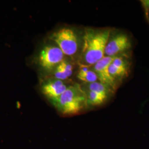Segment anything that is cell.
Instances as JSON below:
<instances>
[{
  "instance_id": "9c48e42d",
  "label": "cell",
  "mask_w": 149,
  "mask_h": 149,
  "mask_svg": "<svg viewBox=\"0 0 149 149\" xmlns=\"http://www.w3.org/2000/svg\"><path fill=\"white\" fill-rule=\"evenodd\" d=\"M85 90L95 92L103 96H106L108 98L109 97L111 93H113V92L109 87L100 82L87 83Z\"/></svg>"
},
{
  "instance_id": "8992f818",
  "label": "cell",
  "mask_w": 149,
  "mask_h": 149,
  "mask_svg": "<svg viewBox=\"0 0 149 149\" xmlns=\"http://www.w3.org/2000/svg\"><path fill=\"white\" fill-rule=\"evenodd\" d=\"M132 48L129 38L124 33H118L109 38L105 49V56H116Z\"/></svg>"
},
{
  "instance_id": "6da1fadb",
  "label": "cell",
  "mask_w": 149,
  "mask_h": 149,
  "mask_svg": "<svg viewBox=\"0 0 149 149\" xmlns=\"http://www.w3.org/2000/svg\"><path fill=\"white\" fill-rule=\"evenodd\" d=\"M111 36V29H86L83 37V65L90 66L105 56V49Z\"/></svg>"
},
{
  "instance_id": "7a4b0ae2",
  "label": "cell",
  "mask_w": 149,
  "mask_h": 149,
  "mask_svg": "<svg viewBox=\"0 0 149 149\" xmlns=\"http://www.w3.org/2000/svg\"><path fill=\"white\" fill-rule=\"evenodd\" d=\"M50 103L60 114L65 117L76 115L87 108L85 93L77 85L68 87L62 95Z\"/></svg>"
},
{
  "instance_id": "4fadbf2b",
  "label": "cell",
  "mask_w": 149,
  "mask_h": 149,
  "mask_svg": "<svg viewBox=\"0 0 149 149\" xmlns=\"http://www.w3.org/2000/svg\"><path fill=\"white\" fill-rule=\"evenodd\" d=\"M145 11H146V16L148 18V19L149 21V8H146L145 9Z\"/></svg>"
},
{
  "instance_id": "30bf717a",
  "label": "cell",
  "mask_w": 149,
  "mask_h": 149,
  "mask_svg": "<svg viewBox=\"0 0 149 149\" xmlns=\"http://www.w3.org/2000/svg\"><path fill=\"white\" fill-rule=\"evenodd\" d=\"M128 69V68L117 66L111 63L109 66V71L112 77L117 81V80H122L123 78L127 76Z\"/></svg>"
},
{
  "instance_id": "3957f363",
  "label": "cell",
  "mask_w": 149,
  "mask_h": 149,
  "mask_svg": "<svg viewBox=\"0 0 149 149\" xmlns=\"http://www.w3.org/2000/svg\"><path fill=\"white\" fill-rule=\"evenodd\" d=\"M50 39L56 44L65 55L72 56L79 48L78 38L74 30L69 28H63L54 32Z\"/></svg>"
},
{
  "instance_id": "52a82bcc",
  "label": "cell",
  "mask_w": 149,
  "mask_h": 149,
  "mask_svg": "<svg viewBox=\"0 0 149 149\" xmlns=\"http://www.w3.org/2000/svg\"><path fill=\"white\" fill-rule=\"evenodd\" d=\"M68 87L63 81L55 79L45 82L42 86V92L51 102L62 95Z\"/></svg>"
},
{
  "instance_id": "5b68a950",
  "label": "cell",
  "mask_w": 149,
  "mask_h": 149,
  "mask_svg": "<svg viewBox=\"0 0 149 149\" xmlns=\"http://www.w3.org/2000/svg\"><path fill=\"white\" fill-rule=\"evenodd\" d=\"M116 56H105L97 62L93 68V70L97 74L100 82L109 87L113 92L116 90L117 87V81L110 74L109 66Z\"/></svg>"
},
{
  "instance_id": "277c9868",
  "label": "cell",
  "mask_w": 149,
  "mask_h": 149,
  "mask_svg": "<svg viewBox=\"0 0 149 149\" xmlns=\"http://www.w3.org/2000/svg\"><path fill=\"white\" fill-rule=\"evenodd\" d=\"M64 54L57 46L47 45L41 50L38 56V61L43 69L50 71L64 60Z\"/></svg>"
},
{
  "instance_id": "7c38bea8",
  "label": "cell",
  "mask_w": 149,
  "mask_h": 149,
  "mask_svg": "<svg viewBox=\"0 0 149 149\" xmlns=\"http://www.w3.org/2000/svg\"><path fill=\"white\" fill-rule=\"evenodd\" d=\"M141 2L144 6L145 9L149 8V0H142L141 1Z\"/></svg>"
},
{
  "instance_id": "8fae6325",
  "label": "cell",
  "mask_w": 149,
  "mask_h": 149,
  "mask_svg": "<svg viewBox=\"0 0 149 149\" xmlns=\"http://www.w3.org/2000/svg\"><path fill=\"white\" fill-rule=\"evenodd\" d=\"M59 69L61 70L66 76L68 78L72 74L73 71V65L69 61L63 60L60 64L58 65Z\"/></svg>"
},
{
  "instance_id": "ba28073f",
  "label": "cell",
  "mask_w": 149,
  "mask_h": 149,
  "mask_svg": "<svg viewBox=\"0 0 149 149\" xmlns=\"http://www.w3.org/2000/svg\"><path fill=\"white\" fill-rule=\"evenodd\" d=\"M90 66L80 64V69L77 74V78L87 83L97 82L98 77L93 70H90Z\"/></svg>"
}]
</instances>
